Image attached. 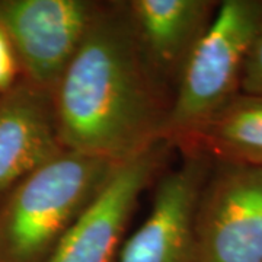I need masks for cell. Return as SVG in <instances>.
Returning a JSON list of instances; mask_svg holds the SVG:
<instances>
[{
  "instance_id": "cell-12",
  "label": "cell",
  "mask_w": 262,
  "mask_h": 262,
  "mask_svg": "<svg viewBox=\"0 0 262 262\" xmlns=\"http://www.w3.org/2000/svg\"><path fill=\"white\" fill-rule=\"evenodd\" d=\"M20 79L19 64L9 35L0 25V94H5Z\"/></svg>"
},
{
  "instance_id": "cell-9",
  "label": "cell",
  "mask_w": 262,
  "mask_h": 262,
  "mask_svg": "<svg viewBox=\"0 0 262 262\" xmlns=\"http://www.w3.org/2000/svg\"><path fill=\"white\" fill-rule=\"evenodd\" d=\"M127 15L153 73L175 92L192 50L214 18V0H128Z\"/></svg>"
},
{
  "instance_id": "cell-7",
  "label": "cell",
  "mask_w": 262,
  "mask_h": 262,
  "mask_svg": "<svg viewBox=\"0 0 262 262\" xmlns=\"http://www.w3.org/2000/svg\"><path fill=\"white\" fill-rule=\"evenodd\" d=\"M159 178L147 219L122 244L115 262H196L195 211L213 160L182 151Z\"/></svg>"
},
{
  "instance_id": "cell-11",
  "label": "cell",
  "mask_w": 262,
  "mask_h": 262,
  "mask_svg": "<svg viewBox=\"0 0 262 262\" xmlns=\"http://www.w3.org/2000/svg\"><path fill=\"white\" fill-rule=\"evenodd\" d=\"M241 94L262 96V20L245 63Z\"/></svg>"
},
{
  "instance_id": "cell-6",
  "label": "cell",
  "mask_w": 262,
  "mask_h": 262,
  "mask_svg": "<svg viewBox=\"0 0 262 262\" xmlns=\"http://www.w3.org/2000/svg\"><path fill=\"white\" fill-rule=\"evenodd\" d=\"M172 146L160 141L122 160L63 236L47 262H115L141 194L156 179Z\"/></svg>"
},
{
  "instance_id": "cell-3",
  "label": "cell",
  "mask_w": 262,
  "mask_h": 262,
  "mask_svg": "<svg viewBox=\"0 0 262 262\" xmlns=\"http://www.w3.org/2000/svg\"><path fill=\"white\" fill-rule=\"evenodd\" d=\"M262 20V0H225L179 76L165 141L179 147L241 94L246 58Z\"/></svg>"
},
{
  "instance_id": "cell-4",
  "label": "cell",
  "mask_w": 262,
  "mask_h": 262,
  "mask_svg": "<svg viewBox=\"0 0 262 262\" xmlns=\"http://www.w3.org/2000/svg\"><path fill=\"white\" fill-rule=\"evenodd\" d=\"M194 229L196 262H262V166L213 162Z\"/></svg>"
},
{
  "instance_id": "cell-1",
  "label": "cell",
  "mask_w": 262,
  "mask_h": 262,
  "mask_svg": "<svg viewBox=\"0 0 262 262\" xmlns=\"http://www.w3.org/2000/svg\"><path fill=\"white\" fill-rule=\"evenodd\" d=\"M172 98L143 56L124 2L101 5L51 91L63 147L117 162L165 141Z\"/></svg>"
},
{
  "instance_id": "cell-5",
  "label": "cell",
  "mask_w": 262,
  "mask_h": 262,
  "mask_svg": "<svg viewBox=\"0 0 262 262\" xmlns=\"http://www.w3.org/2000/svg\"><path fill=\"white\" fill-rule=\"evenodd\" d=\"M101 5L94 0H0V25L13 46L20 79L51 92Z\"/></svg>"
},
{
  "instance_id": "cell-10",
  "label": "cell",
  "mask_w": 262,
  "mask_h": 262,
  "mask_svg": "<svg viewBox=\"0 0 262 262\" xmlns=\"http://www.w3.org/2000/svg\"><path fill=\"white\" fill-rule=\"evenodd\" d=\"M179 149L213 162L262 166V96H234Z\"/></svg>"
},
{
  "instance_id": "cell-8",
  "label": "cell",
  "mask_w": 262,
  "mask_h": 262,
  "mask_svg": "<svg viewBox=\"0 0 262 262\" xmlns=\"http://www.w3.org/2000/svg\"><path fill=\"white\" fill-rule=\"evenodd\" d=\"M63 150L51 92L19 79L0 94V203Z\"/></svg>"
},
{
  "instance_id": "cell-2",
  "label": "cell",
  "mask_w": 262,
  "mask_h": 262,
  "mask_svg": "<svg viewBox=\"0 0 262 262\" xmlns=\"http://www.w3.org/2000/svg\"><path fill=\"white\" fill-rule=\"evenodd\" d=\"M118 163L63 150L20 181L0 203V262H47Z\"/></svg>"
}]
</instances>
